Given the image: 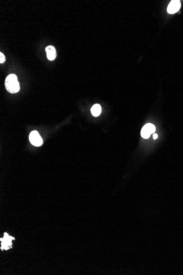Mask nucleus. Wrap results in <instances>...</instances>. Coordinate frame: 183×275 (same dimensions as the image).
<instances>
[{
  "label": "nucleus",
  "instance_id": "4",
  "mask_svg": "<svg viewBox=\"0 0 183 275\" xmlns=\"http://www.w3.org/2000/svg\"><path fill=\"white\" fill-rule=\"evenodd\" d=\"M181 3L179 1L173 0L172 1L167 7V12L170 14H173L178 11L180 9Z\"/></svg>",
  "mask_w": 183,
  "mask_h": 275
},
{
  "label": "nucleus",
  "instance_id": "8",
  "mask_svg": "<svg viewBox=\"0 0 183 275\" xmlns=\"http://www.w3.org/2000/svg\"><path fill=\"white\" fill-rule=\"evenodd\" d=\"M145 126L147 127V129L149 130V131H150L151 134H154V132H155L156 127L154 126V125H153L152 124L149 123L146 124Z\"/></svg>",
  "mask_w": 183,
  "mask_h": 275
},
{
  "label": "nucleus",
  "instance_id": "7",
  "mask_svg": "<svg viewBox=\"0 0 183 275\" xmlns=\"http://www.w3.org/2000/svg\"><path fill=\"white\" fill-rule=\"evenodd\" d=\"M150 135H151V133L149 131V130L147 129V127L145 125L144 127L142 128V131H141V136H142V138L147 139L148 138H150Z\"/></svg>",
  "mask_w": 183,
  "mask_h": 275
},
{
  "label": "nucleus",
  "instance_id": "5",
  "mask_svg": "<svg viewBox=\"0 0 183 275\" xmlns=\"http://www.w3.org/2000/svg\"><path fill=\"white\" fill-rule=\"evenodd\" d=\"M46 52L47 54L48 59L50 61H53L56 58V50L55 47L53 46H48L46 48Z\"/></svg>",
  "mask_w": 183,
  "mask_h": 275
},
{
  "label": "nucleus",
  "instance_id": "6",
  "mask_svg": "<svg viewBox=\"0 0 183 275\" xmlns=\"http://www.w3.org/2000/svg\"><path fill=\"white\" fill-rule=\"evenodd\" d=\"M102 112V107L99 104H95L91 108V113L95 117H98L100 115Z\"/></svg>",
  "mask_w": 183,
  "mask_h": 275
},
{
  "label": "nucleus",
  "instance_id": "1",
  "mask_svg": "<svg viewBox=\"0 0 183 275\" xmlns=\"http://www.w3.org/2000/svg\"><path fill=\"white\" fill-rule=\"evenodd\" d=\"M5 86L7 91L11 93H17L19 91L20 85L15 74H10L7 76L5 80Z\"/></svg>",
  "mask_w": 183,
  "mask_h": 275
},
{
  "label": "nucleus",
  "instance_id": "9",
  "mask_svg": "<svg viewBox=\"0 0 183 275\" xmlns=\"http://www.w3.org/2000/svg\"><path fill=\"white\" fill-rule=\"evenodd\" d=\"M5 60H6V58H5L4 54L2 52H1L0 53V63H1V64L3 63L4 62H5Z\"/></svg>",
  "mask_w": 183,
  "mask_h": 275
},
{
  "label": "nucleus",
  "instance_id": "2",
  "mask_svg": "<svg viewBox=\"0 0 183 275\" xmlns=\"http://www.w3.org/2000/svg\"><path fill=\"white\" fill-rule=\"evenodd\" d=\"M29 140L33 145L36 147L41 146L43 144V140L37 131H33L31 132Z\"/></svg>",
  "mask_w": 183,
  "mask_h": 275
},
{
  "label": "nucleus",
  "instance_id": "10",
  "mask_svg": "<svg viewBox=\"0 0 183 275\" xmlns=\"http://www.w3.org/2000/svg\"><path fill=\"white\" fill-rule=\"evenodd\" d=\"M153 138H154V140H156L158 138V135H157V134H154V135H153Z\"/></svg>",
  "mask_w": 183,
  "mask_h": 275
},
{
  "label": "nucleus",
  "instance_id": "3",
  "mask_svg": "<svg viewBox=\"0 0 183 275\" xmlns=\"http://www.w3.org/2000/svg\"><path fill=\"white\" fill-rule=\"evenodd\" d=\"M14 239V237L9 236L7 233H5L4 237L1 239V249H2L7 250L11 247L12 241Z\"/></svg>",
  "mask_w": 183,
  "mask_h": 275
}]
</instances>
